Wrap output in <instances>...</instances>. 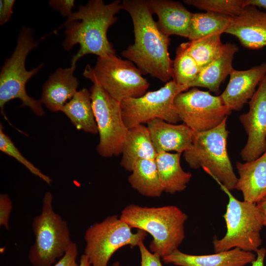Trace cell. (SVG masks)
Instances as JSON below:
<instances>
[{
    "label": "cell",
    "mask_w": 266,
    "mask_h": 266,
    "mask_svg": "<svg viewBox=\"0 0 266 266\" xmlns=\"http://www.w3.org/2000/svg\"><path fill=\"white\" fill-rule=\"evenodd\" d=\"M121 6L131 17L134 34V43L122 51V56L134 63L142 74L169 81L173 65L168 52L169 37L159 29L147 1L123 0Z\"/></svg>",
    "instance_id": "cell-1"
},
{
    "label": "cell",
    "mask_w": 266,
    "mask_h": 266,
    "mask_svg": "<svg viewBox=\"0 0 266 266\" xmlns=\"http://www.w3.org/2000/svg\"><path fill=\"white\" fill-rule=\"evenodd\" d=\"M122 1L116 0L104 4L102 0H90L80 5L78 10L67 17L59 29L65 27V39L63 46L69 51L76 44L79 49L72 59L71 66L76 67L78 60L87 54L103 57L115 54L108 39L109 27L117 21L116 15L122 9Z\"/></svg>",
    "instance_id": "cell-2"
},
{
    "label": "cell",
    "mask_w": 266,
    "mask_h": 266,
    "mask_svg": "<svg viewBox=\"0 0 266 266\" xmlns=\"http://www.w3.org/2000/svg\"><path fill=\"white\" fill-rule=\"evenodd\" d=\"M119 217L132 228L149 233L153 238L150 251L162 258L177 249L185 238L188 216L174 205L149 207L131 204Z\"/></svg>",
    "instance_id": "cell-3"
},
{
    "label": "cell",
    "mask_w": 266,
    "mask_h": 266,
    "mask_svg": "<svg viewBox=\"0 0 266 266\" xmlns=\"http://www.w3.org/2000/svg\"><path fill=\"white\" fill-rule=\"evenodd\" d=\"M227 118L211 130L194 131L192 145L183 153V157L192 168L201 167L214 179L231 191L234 189L238 178L227 150L229 133L226 128Z\"/></svg>",
    "instance_id": "cell-4"
},
{
    "label": "cell",
    "mask_w": 266,
    "mask_h": 266,
    "mask_svg": "<svg viewBox=\"0 0 266 266\" xmlns=\"http://www.w3.org/2000/svg\"><path fill=\"white\" fill-rule=\"evenodd\" d=\"M37 42L34 40L32 30L24 27L18 36L16 48L11 56L5 62L0 73V107L1 114L11 126L4 112V106L13 99H19L22 106H28L38 116L44 115L40 100L30 97L26 90L28 81L36 74L43 65L26 70L25 61L28 54L36 48Z\"/></svg>",
    "instance_id": "cell-5"
},
{
    "label": "cell",
    "mask_w": 266,
    "mask_h": 266,
    "mask_svg": "<svg viewBox=\"0 0 266 266\" xmlns=\"http://www.w3.org/2000/svg\"><path fill=\"white\" fill-rule=\"evenodd\" d=\"M53 199L51 192L45 193L41 213L32 222L35 238L28 253L32 266H52L73 242L66 222L53 209Z\"/></svg>",
    "instance_id": "cell-6"
},
{
    "label": "cell",
    "mask_w": 266,
    "mask_h": 266,
    "mask_svg": "<svg viewBox=\"0 0 266 266\" xmlns=\"http://www.w3.org/2000/svg\"><path fill=\"white\" fill-rule=\"evenodd\" d=\"M228 196L229 202L223 217L227 232L221 239L213 241L215 253L238 248L252 252L262 244L260 232L264 226L256 203L236 199L224 185L214 179Z\"/></svg>",
    "instance_id": "cell-7"
},
{
    "label": "cell",
    "mask_w": 266,
    "mask_h": 266,
    "mask_svg": "<svg viewBox=\"0 0 266 266\" xmlns=\"http://www.w3.org/2000/svg\"><path fill=\"white\" fill-rule=\"evenodd\" d=\"M83 74L119 102L142 96L149 87L147 79L132 62L115 54L98 57L95 66L87 65Z\"/></svg>",
    "instance_id": "cell-8"
},
{
    "label": "cell",
    "mask_w": 266,
    "mask_h": 266,
    "mask_svg": "<svg viewBox=\"0 0 266 266\" xmlns=\"http://www.w3.org/2000/svg\"><path fill=\"white\" fill-rule=\"evenodd\" d=\"M132 228L117 215L107 216L103 221L88 228L84 235V254L91 266H107L114 253L126 245L138 246L143 242L147 233L138 230L133 233Z\"/></svg>",
    "instance_id": "cell-9"
},
{
    "label": "cell",
    "mask_w": 266,
    "mask_h": 266,
    "mask_svg": "<svg viewBox=\"0 0 266 266\" xmlns=\"http://www.w3.org/2000/svg\"><path fill=\"white\" fill-rule=\"evenodd\" d=\"M188 90L173 80L159 89L146 92L138 98H129L120 102L124 123L129 129L160 119L172 124L180 121L174 105L179 94Z\"/></svg>",
    "instance_id": "cell-10"
},
{
    "label": "cell",
    "mask_w": 266,
    "mask_h": 266,
    "mask_svg": "<svg viewBox=\"0 0 266 266\" xmlns=\"http://www.w3.org/2000/svg\"><path fill=\"white\" fill-rule=\"evenodd\" d=\"M92 108L100 136L99 154L105 158L122 153L128 129L122 116L120 102L97 84L90 89Z\"/></svg>",
    "instance_id": "cell-11"
},
{
    "label": "cell",
    "mask_w": 266,
    "mask_h": 266,
    "mask_svg": "<svg viewBox=\"0 0 266 266\" xmlns=\"http://www.w3.org/2000/svg\"><path fill=\"white\" fill-rule=\"evenodd\" d=\"M174 105L180 120L195 132L216 127L232 112L220 96L195 87L177 95Z\"/></svg>",
    "instance_id": "cell-12"
},
{
    "label": "cell",
    "mask_w": 266,
    "mask_h": 266,
    "mask_svg": "<svg viewBox=\"0 0 266 266\" xmlns=\"http://www.w3.org/2000/svg\"><path fill=\"white\" fill-rule=\"evenodd\" d=\"M248 103V112L239 116L248 135L240 152L246 162L257 159L266 151V75Z\"/></svg>",
    "instance_id": "cell-13"
},
{
    "label": "cell",
    "mask_w": 266,
    "mask_h": 266,
    "mask_svg": "<svg viewBox=\"0 0 266 266\" xmlns=\"http://www.w3.org/2000/svg\"><path fill=\"white\" fill-rule=\"evenodd\" d=\"M226 33L235 36L246 48L257 50L266 46V12L251 5L232 17Z\"/></svg>",
    "instance_id": "cell-14"
},
{
    "label": "cell",
    "mask_w": 266,
    "mask_h": 266,
    "mask_svg": "<svg viewBox=\"0 0 266 266\" xmlns=\"http://www.w3.org/2000/svg\"><path fill=\"white\" fill-rule=\"evenodd\" d=\"M266 75V63L244 70L233 68L229 82L220 95L225 104L232 111L241 110L253 97L256 87Z\"/></svg>",
    "instance_id": "cell-15"
},
{
    "label": "cell",
    "mask_w": 266,
    "mask_h": 266,
    "mask_svg": "<svg viewBox=\"0 0 266 266\" xmlns=\"http://www.w3.org/2000/svg\"><path fill=\"white\" fill-rule=\"evenodd\" d=\"M147 124L157 154L169 151L181 154L192 145L194 131L184 123L177 125L155 119Z\"/></svg>",
    "instance_id": "cell-16"
},
{
    "label": "cell",
    "mask_w": 266,
    "mask_h": 266,
    "mask_svg": "<svg viewBox=\"0 0 266 266\" xmlns=\"http://www.w3.org/2000/svg\"><path fill=\"white\" fill-rule=\"evenodd\" d=\"M256 256L252 252L238 248L204 255L187 254L177 249L162 260L166 264L178 266H245L255 260Z\"/></svg>",
    "instance_id": "cell-17"
},
{
    "label": "cell",
    "mask_w": 266,
    "mask_h": 266,
    "mask_svg": "<svg viewBox=\"0 0 266 266\" xmlns=\"http://www.w3.org/2000/svg\"><path fill=\"white\" fill-rule=\"evenodd\" d=\"M152 14H156L157 26L166 35H177L188 38L193 13L181 2L168 0H148Z\"/></svg>",
    "instance_id": "cell-18"
},
{
    "label": "cell",
    "mask_w": 266,
    "mask_h": 266,
    "mask_svg": "<svg viewBox=\"0 0 266 266\" xmlns=\"http://www.w3.org/2000/svg\"><path fill=\"white\" fill-rule=\"evenodd\" d=\"M75 68H58L44 84L40 101L49 110L61 111L76 93L78 82L74 75Z\"/></svg>",
    "instance_id": "cell-19"
},
{
    "label": "cell",
    "mask_w": 266,
    "mask_h": 266,
    "mask_svg": "<svg viewBox=\"0 0 266 266\" xmlns=\"http://www.w3.org/2000/svg\"><path fill=\"white\" fill-rule=\"evenodd\" d=\"M239 175L234 189L241 192L244 201L257 203L266 196V151L257 159L236 163Z\"/></svg>",
    "instance_id": "cell-20"
},
{
    "label": "cell",
    "mask_w": 266,
    "mask_h": 266,
    "mask_svg": "<svg viewBox=\"0 0 266 266\" xmlns=\"http://www.w3.org/2000/svg\"><path fill=\"white\" fill-rule=\"evenodd\" d=\"M238 48L234 44L226 43L220 55L208 65L201 69L196 78L188 86L206 88L216 94L220 87L232 70L233 61Z\"/></svg>",
    "instance_id": "cell-21"
},
{
    "label": "cell",
    "mask_w": 266,
    "mask_h": 266,
    "mask_svg": "<svg viewBox=\"0 0 266 266\" xmlns=\"http://www.w3.org/2000/svg\"><path fill=\"white\" fill-rule=\"evenodd\" d=\"M121 154L120 165L131 172L139 160L155 159L157 153L147 126L139 125L128 129Z\"/></svg>",
    "instance_id": "cell-22"
},
{
    "label": "cell",
    "mask_w": 266,
    "mask_h": 266,
    "mask_svg": "<svg viewBox=\"0 0 266 266\" xmlns=\"http://www.w3.org/2000/svg\"><path fill=\"white\" fill-rule=\"evenodd\" d=\"M181 154L162 152L155 158L164 192L173 194L181 192L187 187L192 176L185 171L180 164Z\"/></svg>",
    "instance_id": "cell-23"
},
{
    "label": "cell",
    "mask_w": 266,
    "mask_h": 266,
    "mask_svg": "<svg viewBox=\"0 0 266 266\" xmlns=\"http://www.w3.org/2000/svg\"><path fill=\"white\" fill-rule=\"evenodd\" d=\"M61 111L77 130L92 134L98 133L90 90L83 88L77 91Z\"/></svg>",
    "instance_id": "cell-24"
},
{
    "label": "cell",
    "mask_w": 266,
    "mask_h": 266,
    "mask_svg": "<svg viewBox=\"0 0 266 266\" xmlns=\"http://www.w3.org/2000/svg\"><path fill=\"white\" fill-rule=\"evenodd\" d=\"M128 177L131 187L141 195L160 197L164 192L155 159L137 161Z\"/></svg>",
    "instance_id": "cell-25"
},
{
    "label": "cell",
    "mask_w": 266,
    "mask_h": 266,
    "mask_svg": "<svg viewBox=\"0 0 266 266\" xmlns=\"http://www.w3.org/2000/svg\"><path fill=\"white\" fill-rule=\"evenodd\" d=\"M231 16L212 12L193 13L188 39L190 41L225 32Z\"/></svg>",
    "instance_id": "cell-26"
},
{
    "label": "cell",
    "mask_w": 266,
    "mask_h": 266,
    "mask_svg": "<svg viewBox=\"0 0 266 266\" xmlns=\"http://www.w3.org/2000/svg\"><path fill=\"white\" fill-rule=\"evenodd\" d=\"M221 33L212 34L181 45L194 59L200 70L214 61L221 53L224 44Z\"/></svg>",
    "instance_id": "cell-27"
},
{
    "label": "cell",
    "mask_w": 266,
    "mask_h": 266,
    "mask_svg": "<svg viewBox=\"0 0 266 266\" xmlns=\"http://www.w3.org/2000/svg\"><path fill=\"white\" fill-rule=\"evenodd\" d=\"M200 71L197 63L180 44L173 61V80L178 85L184 86L188 90V85L196 78Z\"/></svg>",
    "instance_id": "cell-28"
},
{
    "label": "cell",
    "mask_w": 266,
    "mask_h": 266,
    "mask_svg": "<svg viewBox=\"0 0 266 266\" xmlns=\"http://www.w3.org/2000/svg\"><path fill=\"white\" fill-rule=\"evenodd\" d=\"M186 4L206 12L233 17L238 15L244 6V0H184Z\"/></svg>",
    "instance_id": "cell-29"
},
{
    "label": "cell",
    "mask_w": 266,
    "mask_h": 266,
    "mask_svg": "<svg viewBox=\"0 0 266 266\" xmlns=\"http://www.w3.org/2000/svg\"><path fill=\"white\" fill-rule=\"evenodd\" d=\"M0 150L13 157L25 166L32 174L38 177L48 185H50L52 179L43 173L31 162L26 159L15 146L11 139L3 132V126L0 125Z\"/></svg>",
    "instance_id": "cell-30"
},
{
    "label": "cell",
    "mask_w": 266,
    "mask_h": 266,
    "mask_svg": "<svg viewBox=\"0 0 266 266\" xmlns=\"http://www.w3.org/2000/svg\"><path fill=\"white\" fill-rule=\"evenodd\" d=\"M12 208V204L9 197L6 194L0 195V226L8 230L9 219Z\"/></svg>",
    "instance_id": "cell-31"
},
{
    "label": "cell",
    "mask_w": 266,
    "mask_h": 266,
    "mask_svg": "<svg viewBox=\"0 0 266 266\" xmlns=\"http://www.w3.org/2000/svg\"><path fill=\"white\" fill-rule=\"evenodd\" d=\"M138 247L141 257L140 266H163L161 258L148 250L143 242H141Z\"/></svg>",
    "instance_id": "cell-32"
},
{
    "label": "cell",
    "mask_w": 266,
    "mask_h": 266,
    "mask_svg": "<svg viewBox=\"0 0 266 266\" xmlns=\"http://www.w3.org/2000/svg\"><path fill=\"white\" fill-rule=\"evenodd\" d=\"M78 253L77 245L73 242L65 255L52 266H78L76 262Z\"/></svg>",
    "instance_id": "cell-33"
},
{
    "label": "cell",
    "mask_w": 266,
    "mask_h": 266,
    "mask_svg": "<svg viewBox=\"0 0 266 266\" xmlns=\"http://www.w3.org/2000/svg\"><path fill=\"white\" fill-rule=\"evenodd\" d=\"M50 7L59 11L64 16L68 17L72 13L74 6V0H51L49 1Z\"/></svg>",
    "instance_id": "cell-34"
},
{
    "label": "cell",
    "mask_w": 266,
    "mask_h": 266,
    "mask_svg": "<svg viewBox=\"0 0 266 266\" xmlns=\"http://www.w3.org/2000/svg\"><path fill=\"white\" fill-rule=\"evenodd\" d=\"M14 0H0V24H5L10 19L13 13Z\"/></svg>",
    "instance_id": "cell-35"
},
{
    "label": "cell",
    "mask_w": 266,
    "mask_h": 266,
    "mask_svg": "<svg viewBox=\"0 0 266 266\" xmlns=\"http://www.w3.org/2000/svg\"><path fill=\"white\" fill-rule=\"evenodd\" d=\"M256 259L251 264V266H264V260L266 255V249L264 247L256 251Z\"/></svg>",
    "instance_id": "cell-36"
},
{
    "label": "cell",
    "mask_w": 266,
    "mask_h": 266,
    "mask_svg": "<svg viewBox=\"0 0 266 266\" xmlns=\"http://www.w3.org/2000/svg\"><path fill=\"white\" fill-rule=\"evenodd\" d=\"M264 226L266 227V196L256 203Z\"/></svg>",
    "instance_id": "cell-37"
},
{
    "label": "cell",
    "mask_w": 266,
    "mask_h": 266,
    "mask_svg": "<svg viewBox=\"0 0 266 266\" xmlns=\"http://www.w3.org/2000/svg\"><path fill=\"white\" fill-rule=\"evenodd\" d=\"M251 5L266 10V0H244V6Z\"/></svg>",
    "instance_id": "cell-38"
},
{
    "label": "cell",
    "mask_w": 266,
    "mask_h": 266,
    "mask_svg": "<svg viewBox=\"0 0 266 266\" xmlns=\"http://www.w3.org/2000/svg\"><path fill=\"white\" fill-rule=\"evenodd\" d=\"M78 266H91L88 257L84 254L80 257Z\"/></svg>",
    "instance_id": "cell-39"
},
{
    "label": "cell",
    "mask_w": 266,
    "mask_h": 266,
    "mask_svg": "<svg viewBox=\"0 0 266 266\" xmlns=\"http://www.w3.org/2000/svg\"><path fill=\"white\" fill-rule=\"evenodd\" d=\"M112 266H120V265L119 262H116L112 265Z\"/></svg>",
    "instance_id": "cell-40"
}]
</instances>
